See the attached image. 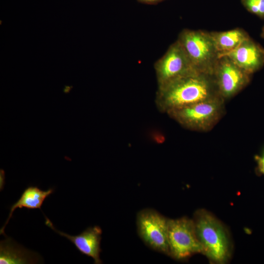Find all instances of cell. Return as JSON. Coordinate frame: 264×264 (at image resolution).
<instances>
[{"mask_svg":"<svg viewBox=\"0 0 264 264\" xmlns=\"http://www.w3.org/2000/svg\"><path fill=\"white\" fill-rule=\"evenodd\" d=\"M218 96L213 74L194 70L158 87L155 102L158 110L167 113Z\"/></svg>","mask_w":264,"mask_h":264,"instance_id":"6da1fadb","label":"cell"},{"mask_svg":"<svg viewBox=\"0 0 264 264\" xmlns=\"http://www.w3.org/2000/svg\"><path fill=\"white\" fill-rule=\"evenodd\" d=\"M193 220L203 248V254L213 263H226L230 258L232 250L226 228L215 216L204 209L197 211Z\"/></svg>","mask_w":264,"mask_h":264,"instance_id":"7a4b0ae2","label":"cell"},{"mask_svg":"<svg viewBox=\"0 0 264 264\" xmlns=\"http://www.w3.org/2000/svg\"><path fill=\"white\" fill-rule=\"evenodd\" d=\"M225 100L220 96L172 110L167 113L182 127L194 131H211L225 113Z\"/></svg>","mask_w":264,"mask_h":264,"instance_id":"3957f363","label":"cell"},{"mask_svg":"<svg viewBox=\"0 0 264 264\" xmlns=\"http://www.w3.org/2000/svg\"><path fill=\"white\" fill-rule=\"evenodd\" d=\"M177 40L197 70L213 74L219 53L210 32L184 29L179 34Z\"/></svg>","mask_w":264,"mask_h":264,"instance_id":"277c9868","label":"cell"},{"mask_svg":"<svg viewBox=\"0 0 264 264\" xmlns=\"http://www.w3.org/2000/svg\"><path fill=\"white\" fill-rule=\"evenodd\" d=\"M168 241L169 256L176 260H184L194 254H203L194 221L187 217L168 219Z\"/></svg>","mask_w":264,"mask_h":264,"instance_id":"5b68a950","label":"cell"},{"mask_svg":"<svg viewBox=\"0 0 264 264\" xmlns=\"http://www.w3.org/2000/svg\"><path fill=\"white\" fill-rule=\"evenodd\" d=\"M167 219L155 210L146 208L136 217L139 236L153 250L169 256Z\"/></svg>","mask_w":264,"mask_h":264,"instance_id":"8992f818","label":"cell"},{"mask_svg":"<svg viewBox=\"0 0 264 264\" xmlns=\"http://www.w3.org/2000/svg\"><path fill=\"white\" fill-rule=\"evenodd\" d=\"M213 74L219 93L225 101L234 97L250 81L251 75L225 56H219Z\"/></svg>","mask_w":264,"mask_h":264,"instance_id":"52a82bcc","label":"cell"},{"mask_svg":"<svg viewBox=\"0 0 264 264\" xmlns=\"http://www.w3.org/2000/svg\"><path fill=\"white\" fill-rule=\"evenodd\" d=\"M158 87L197 70L184 49L177 40L154 65Z\"/></svg>","mask_w":264,"mask_h":264,"instance_id":"ba28073f","label":"cell"},{"mask_svg":"<svg viewBox=\"0 0 264 264\" xmlns=\"http://www.w3.org/2000/svg\"><path fill=\"white\" fill-rule=\"evenodd\" d=\"M219 56H225L247 73L251 75L264 66V48L250 37L233 50Z\"/></svg>","mask_w":264,"mask_h":264,"instance_id":"9c48e42d","label":"cell"},{"mask_svg":"<svg viewBox=\"0 0 264 264\" xmlns=\"http://www.w3.org/2000/svg\"><path fill=\"white\" fill-rule=\"evenodd\" d=\"M45 224L60 236L69 240L80 253L93 259L94 263L95 264L102 263L100 258L101 251L100 242L102 233L100 227H89L78 235L71 236L57 230L50 220L45 216Z\"/></svg>","mask_w":264,"mask_h":264,"instance_id":"30bf717a","label":"cell"},{"mask_svg":"<svg viewBox=\"0 0 264 264\" xmlns=\"http://www.w3.org/2000/svg\"><path fill=\"white\" fill-rule=\"evenodd\" d=\"M41 259L38 254L19 245L11 238L0 241V264H37L41 263Z\"/></svg>","mask_w":264,"mask_h":264,"instance_id":"8fae6325","label":"cell"},{"mask_svg":"<svg viewBox=\"0 0 264 264\" xmlns=\"http://www.w3.org/2000/svg\"><path fill=\"white\" fill-rule=\"evenodd\" d=\"M54 192L53 188L47 190H41L37 186H28L22 192L20 198L10 207L8 217L4 225L0 230V234H4V229L12 216L14 211L17 208H25L28 209H39L41 207L45 199Z\"/></svg>","mask_w":264,"mask_h":264,"instance_id":"7c38bea8","label":"cell"},{"mask_svg":"<svg viewBox=\"0 0 264 264\" xmlns=\"http://www.w3.org/2000/svg\"><path fill=\"white\" fill-rule=\"evenodd\" d=\"M210 34L219 54L233 50L250 38L246 31L239 28L225 31L210 32Z\"/></svg>","mask_w":264,"mask_h":264,"instance_id":"4fadbf2b","label":"cell"},{"mask_svg":"<svg viewBox=\"0 0 264 264\" xmlns=\"http://www.w3.org/2000/svg\"><path fill=\"white\" fill-rule=\"evenodd\" d=\"M241 1L249 12L264 19V0H242Z\"/></svg>","mask_w":264,"mask_h":264,"instance_id":"5bb4252c","label":"cell"},{"mask_svg":"<svg viewBox=\"0 0 264 264\" xmlns=\"http://www.w3.org/2000/svg\"><path fill=\"white\" fill-rule=\"evenodd\" d=\"M255 159L257 164L256 172L259 175L264 176V150L261 154L255 155Z\"/></svg>","mask_w":264,"mask_h":264,"instance_id":"9a60e30c","label":"cell"},{"mask_svg":"<svg viewBox=\"0 0 264 264\" xmlns=\"http://www.w3.org/2000/svg\"><path fill=\"white\" fill-rule=\"evenodd\" d=\"M73 88L72 86H65L63 88V91L65 93H68Z\"/></svg>","mask_w":264,"mask_h":264,"instance_id":"2e32d148","label":"cell"},{"mask_svg":"<svg viewBox=\"0 0 264 264\" xmlns=\"http://www.w3.org/2000/svg\"><path fill=\"white\" fill-rule=\"evenodd\" d=\"M261 37L263 39H264V26L263 27L262 31L261 33Z\"/></svg>","mask_w":264,"mask_h":264,"instance_id":"e0dca14e","label":"cell"},{"mask_svg":"<svg viewBox=\"0 0 264 264\" xmlns=\"http://www.w3.org/2000/svg\"><path fill=\"white\" fill-rule=\"evenodd\" d=\"M144 0V1H148V2H151V1H154L157 0Z\"/></svg>","mask_w":264,"mask_h":264,"instance_id":"ac0fdd59","label":"cell"}]
</instances>
